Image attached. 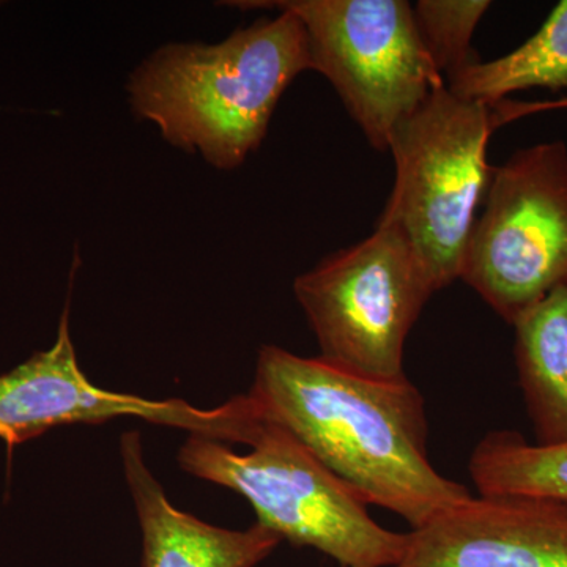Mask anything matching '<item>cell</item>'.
<instances>
[{
	"instance_id": "6da1fadb",
	"label": "cell",
	"mask_w": 567,
	"mask_h": 567,
	"mask_svg": "<svg viewBox=\"0 0 567 567\" xmlns=\"http://www.w3.org/2000/svg\"><path fill=\"white\" fill-rule=\"evenodd\" d=\"M246 395L368 505L398 514L412 529L473 496L432 465L424 398L406 377L369 379L264 346Z\"/></svg>"
},
{
	"instance_id": "7a4b0ae2",
	"label": "cell",
	"mask_w": 567,
	"mask_h": 567,
	"mask_svg": "<svg viewBox=\"0 0 567 567\" xmlns=\"http://www.w3.org/2000/svg\"><path fill=\"white\" fill-rule=\"evenodd\" d=\"M279 11L219 43L153 52L126 84L136 117L216 169L241 166L267 136L282 93L312 70L305 25L292 11Z\"/></svg>"
},
{
	"instance_id": "3957f363",
	"label": "cell",
	"mask_w": 567,
	"mask_h": 567,
	"mask_svg": "<svg viewBox=\"0 0 567 567\" xmlns=\"http://www.w3.org/2000/svg\"><path fill=\"white\" fill-rule=\"evenodd\" d=\"M238 443L251 447L249 453L189 434L177 461L188 475L248 499L257 524L293 546L316 548L339 566L394 567L404 558L409 533L377 524L352 487L252 404Z\"/></svg>"
},
{
	"instance_id": "277c9868",
	"label": "cell",
	"mask_w": 567,
	"mask_h": 567,
	"mask_svg": "<svg viewBox=\"0 0 567 567\" xmlns=\"http://www.w3.org/2000/svg\"><path fill=\"white\" fill-rule=\"evenodd\" d=\"M487 104L436 87L391 133L394 188L377 226L390 227L416 254L435 292L461 279L462 264L492 169L495 132Z\"/></svg>"
},
{
	"instance_id": "5b68a950",
	"label": "cell",
	"mask_w": 567,
	"mask_h": 567,
	"mask_svg": "<svg viewBox=\"0 0 567 567\" xmlns=\"http://www.w3.org/2000/svg\"><path fill=\"white\" fill-rule=\"evenodd\" d=\"M462 281L513 324L567 286V145L540 142L492 169Z\"/></svg>"
},
{
	"instance_id": "8992f818",
	"label": "cell",
	"mask_w": 567,
	"mask_h": 567,
	"mask_svg": "<svg viewBox=\"0 0 567 567\" xmlns=\"http://www.w3.org/2000/svg\"><path fill=\"white\" fill-rule=\"evenodd\" d=\"M328 363L375 380L404 379L405 342L435 293L409 244L375 226L293 284Z\"/></svg>"
},
{
	"instance_id": "52a82bcc",
	"label": "cell",
	"mask_w": 567,
	"mask_h": 567,
	"mask_svg": "<svg viewBox=\"0 0 567 567\" xmlns=\"http://www.w3.org/2000/svg\"><path fill=\"white\" fill-rule=\"evenodd\" d=\"M305 25L312 70L333 84L369 144L388 151L398 123L445 78L436 71L405 0L274 2Z\"/></svg>"
},
{
	"instance_id": "ba28073f",
	"label": "cell",
	"mask_w": 567,
	"mask_h": 567,
	"mask_svg": "<svg viewBox=\"0 0 567 567\" xmlns=\"http://www.w3.org/2000/svg\"><path fill=\"white\" fill-rule=\"evenodd\" d=\"M133 416L158 425L207 435L218 412L200 410L182 399L151 401L93 385L78 363L71 341L69 306L51 349L0 375V439L13 446L58 425L102 424Z\"/></svg>"
},
{
	"instance_id": "9c48e42d",
	"label": "cell",
	"mask_w": 567,
	"mask_h": 567,
	"mask_svg": "<svg viewBox=\"0 0 567 567\" xmlns=\"http://www.w3.org/2000/svg\"><path fill=\"white\" fill-rule=\"evenodd\" d=\"M394 567H567V505L472 496L409 532Z\"/></svg>"
},
{
	"instance_id": "30bf717a",
	"label": "cell",
	"mask_w": 567,
	"mask_h": 567,
	"mask_svg": "<svg viewBox=\"0 0 567 567\" xmlns=\"http://www.w3.org/2000/svg\"><path fill=\"white\" fill-rule=\"evenodd\" d=\"M121 454L140 518L141 567H256L281 543L262 525L240 532L219 528L173 506L145 465L140 432L122 435Z\"/></svg>"
},
{
	"instance_id": "8fae6325",
	"label": "cell",
	"mask_w": 567,
	"mask_h": 567,
	"mask_svg": "<svg viewBox=\"0 0 567 567\" xmlns=\"http://www.w3.org/2000/svg\"><path fill=\"white\" fill-rule=\"evenodd\" d=\"M518 383L536 445L567 442V286L513 323Z\"/></svg>"
},
{
	"instance_id": "7c38bea8",
	"label": "cell",
	"mask_w": 567,
	"mask_h": 567,
	"mask_svg": "<svg viewBox=\"0 0 567 567\" xmlns=\"http://www.w3.org/2000/svg\"><path fill=\"white\" fill-rule=\"evenodd\" d=\"M462 99L494 106L528 89L567 91V0L559 2L539 31L509 54L476 63L446 81Z\"/></svg>"
},
{
	"instance_id": "4fadbf2b",
	"label": "cell",
	"mask_w": 567,
	"mask_h": 567,
	"mask_svg": "<svg viewBox=\"0 0 567 567\" xmlns=\"http://www.w3.org/2000/svg\"><path fill=\"white\" fill-rule=\"evenodd\" d=\"M468 472L484 496H529L567 505V442L532 445L513 431H496L477 443Z\"/></svg>"
},
{
	"instance_id": "5bb4252c",
	"label": "cell",
	"mask_w": 567,
	"mask_h": 567,
	"mask_svg": "<svg viewBox=\"0 0 567 567\" xmlns=\"http://www.w3.org/2000/svg\"><path fill=\"white\" fill-rule=\"evenodd\" d=\"M491 6L487 0H420L413 7L424 50L445 82L481 62L472 39Z\"/></svg>"
},
{
	"instance_id": "9a60e30c",
	"label": "cell",
	"mask_w": 567,
	"mask_h": 567,
	"mask_svg": "<svg viewBox=\"0 0 567 567\" xmlns=\"http://www.w3.org/2000/svg\"><path fill=\"white\" fill-rule=\"evenodd\" d=\"M550 110H567V96L555 100V102H516V100H503V102L492 106L495 128L505 125L507 122L517 121V118L527 117L536 112Z\"/></svg>"
}]
</instances>
